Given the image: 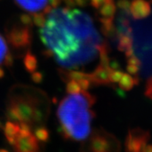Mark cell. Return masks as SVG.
I'll use <instances>...</instances> for the list:
<instances>
[{
  "instance_id": "cell-28",
  "label": "cell",
  "mask_w": 152,
  "mask_h": 152,
  "mask_svg": "<svg viewBox=\"0 0 152 152\" xmlns=\"http://www.w3.org/2000/svg\"><path fill=\"white\" fill-rule=\"evenodd\" d=\"M74 3V5L76 6H78L80 7H85L86 6H87L88 4L89 0H72Z\"/></svg>"
},
{
  "instance_id": "cell-11",
  "label": "cell",
  "mask_w": 152,
  "mask_h": 152,
  "mask_svg": "<svg viewBox=\"0 0 152 152\" xmlns=\"http://www.w3.org/2000/svg\"><path fill=\"white\" fill-rule=\"evenodd\" d=\"M17 6L31 13L43 10L49 5L50 0H15Z\"/></svg>"
},
{
  "instance_id": "cell-14",
  "label": "cell",
  "mask_w": 152,
  "mask_h": 152,
  "mask_svg": "<svg viewBox=\"0 0 152 152\" xmlns=\"http://www.w3.org/2000/svg\"><path fill=\"white\" fill-rule=\"evenodd\" d=\"M138 83V78L137 77H133L129 73H124L121 80L118 82L119 87L123 91H128L134 87L135 84Z\"/></svg>"
},
{
  "instance_id": "cell-7",
  "label": "cell",
  "mask_w": 152,
  "mask_h": 152,
  "mask_svg": "<svg viewBox=\"0 0 152 152\" xmlns=\"http://www.w3.org/2000/svg\"><path fill=\"white\" fill-rule=\"evenodd\" d=\"M7 37L9 42L14 48L18 50L29 48L33 40L31 27L23 24L21 26H14L10 32H8Z\"/></svg>"
},
{
  "instance_id": "cell-2",
  "label": "cell",
  "mask_w": 152,
  "mask_h": 152,
  "mask_svg": "<svg viewBox=\"0 0 152 152\" xmlns=\"http://www.w3.org/2000/svg\"><path fill=\"white\" fill-rule=\"evenodd\" d=\"M96 98L87 91L70 94L61 100L56 115L60 133L66 140L83 141L91 133V123L94 112L91 107Z\"/></svg>"
},
{
  "instance_id": "cell-25",
  "label": "cell",
  "mask_w": 152,
  "mask_h": 152,
  "mask_svg": "<svg viewBox=\"0 0 152 152\" xmlns=\"http://www.w3.org/2000/svg\"><path fill=\"white\" fill-rule=\"evenodd\" d=\"M31 79L36 83H39L42 81L43 75L40 72H33V73H32V75H31Z\"/></svg>"
},
{
  "instance_id": "cell-24",
  "label": "cell",
  "mask_w": 152,
  "mask_h": 152,
  "mask_svg": "<svg viewBox=\"0 0 152 152\" xmlns=\"http://www.w3.org/2000/svg\"><path fill=\"white\" fill-rule=\"evenodd\" d=\"M77 82L79 83L80 87L82 91H87L91 87V84H92L91 81L89 79L80 80H78Z\"/></svg>"
},
{
  "instance_id": "cell-12",
  "label": "cell",
  "mask_w": 152,
  "mask_h": 152,
  "mask_svg": "<svg viewBox=\"0 0 152 152\" xmlns=\"http://www.w3.org/2000/svg\"><path fill=\"white\" fill-rule=\"evenodd\" d=\"M5 136L10 145H13L15 138L20 131V124L18 122L8 121L5 125Z\"/></svg>"
},
{
  "instance_id": "cell-27",
  "label": "cell",
  "mask_w": 152,
  "mask_h": 152,
  "mask_svg": "<svg viewBox=\"0 0 152 152\" xmlns=\"http://www.w3.org/2000/svg\"><path fill=\"white\" fill-rule=\"evenodd\" d=\"M145 94L147 95V96H148L149 98L152 99V77L148 80L147 83Z\"/></svg>"
},
{
  "instance_id": "cell-22",
  "label": "cell",
  "mask_w": 152,
  "mask_h": 152,
  "mask_svg": "<svg viewBox=\"0 0 152 152\" xmlns=\"http://www.w3.org/2000/svg\"><path fill=\"white\" fill-rule=\"evenodd\" d=\"M19 21H20V23H21L22 24H23L24 26H26L32 27V26H33V24L32 16H31L29 14H22V15L19 16Z\"/></svg>"
},
{
  "instance_id": "cell-18",
  "label": "cell",
  "mask_w": 152,
  "mask_h": 152,
  "mask_svg": "<svg viewBox=\"0 0 152 152\" xmlns=\"http://www.w3.org/2000/svg\"><path fill=\"white\" fill-rule=\"evenodd\" d=\"M66 91L67 92V94H77V93H80L82 90H81L80 87L78 82L73 80H69L66 82Z\"/></svg>"
},
{
  "instance_id": "cell-15",
  "label": "cell",
  "mask_w": 152,
  "mask_h": 152,
  "mask_svg": "<svg viewBox=\"0 0 152 152\" xmlns=\"http://www.w3.org/2000/svg\"><path fill=\"white\" fill-rule=\"evenodd\" d=\"M23 64L27 72L32 73L37 70L38 66V61L37 56L31 53L30 50H28L23 59Z\"/></svg>"
},
{
  "instance_id": "cell-16",
  "label": "cell",
  "mask_w": 152,
  "mask_h": 152,
  "mask_svg": "<svg viewBox=\"0 0 152 152\" xmlns=\"http://www.w3.org/2000/svg\"><path fill=\"white\" fill-rule=\"evenodd\" d=\"M33 134L38 141L42 143H46L50 138L49 131L43 126H38L34 129Z\"/></svg>"
},
{
  "instance_id": "cell-21",
  "label": "cell",
  "mask_w": 152,
  "mask_h": 152,
  "mask_svg": "<svg viewBox=\"0 0 152 152\" xmlns=\"http://www.w3.org/2000/svg\"><path fill=\"white\" fill-rule=\"evenodd\" d=\"M116 6L125 13H129L130 12L131 2L128 0H118L116 2Z\"/></svg>"
},
{
  "instance_id": "cell-29",
  "label": "cell",
  "mask_w": 152,
  "mask_h": 152,
  "mask_svg": "<svg viewBox=\"0 0 152 152\" xmlns=\"http://www.w3.org/2000/svg\"><path fill=\"white\" fill-rule=\"evenodd\" d=\"M4 75H5V72H4V70L2 68L0 67V79H2V77H4Z\"/></svg>"
},
{
  "instance_id": "cell-26",
  "label": "cell",
  "mask_w": 152,
  "mask_h": 152,
  "mask_svg": "<svg viewBox=\"0 0 152 152\" xmlns=\"http://www.w3.org/2000/svg\"><path fill=\"white\" fill-rule=\"evenodd\" d=\"M105 2H106V0H90V2H91L92 7H94L96 10H99Z\"/></svg>"
},
{
  "instance_id": "cell-20",
  "label": "cell",
  "mask_w": 152,
  "mask_h": 152,
  "mask_svg": "<svg viewBox=\"0 0 152 152\" xmlns=\"http://www.w3.org/2000/svg\"><path fill=\"white\" fill-rule=\"evenodd\" d=\"M123 74L124 72L121 70V69H112L110 75V83H118L121 80V79Z\"/></svg>"
},
{
  "instance_id": "cell-5",
  "label": "cell",
  "mask_w": 152,
  "mask_h": 152,
  "mask_svg": "<svg viewBox=\"0 0 152 152\" xmlns=\"http://www.w3.org/2000/svg\"><path fill=\"white\" fill-rule=\"evenodd\" d=\"M20 131L13 145L14 152H42L39 141L31 131V127L25 123H19Z\"/></svg>"
},
{
  "instance_id": "cell-19",
  "label": "cell",
  "mask_w": 152,
  "mask_h": 152,
  "mask_svg": "<svg viewBox=\"0 0 152 152\" xmlns=\"http://www.w3.org/2000/svg\"><path fill=\"white\" fill-rule=\"evenodd\" d=\"M32 19H33V24L37 26L42 28L45 26L46 19L45 17V14L43 12H37V13H33L32 15Z\"/></svg>"
},
{
  "instance_id": "cell-1",
  "label": "cell",
  "mask_w": 152,
  "mask_h": 152,
  "mask_svg": "<svg viewBox=\"0 0 152 152\" xmlns=\"http://www.w3.org/2000/svg\"><path fill=\"white\" fill-rule=\"evenodd\" d=\"M39 36L46 55L64 68L88 64L98 54L102 39L87 14L71 8H56L49 13Z\"/></svg>"
},
{
  "instance_id": "cell-17",
  "label": "cell",
  "mask_w": 152,
  "mask_h": 152,
  "mask_svg": "<svg viewBox=\"0 0 152 152\" xmlns=\"http://www.w3.org/2000/svg\"><path fill=\"white\" fill-rule=\"evenodd\" d=\"M8 46L3 37L0 35V64H4L7 55L9 54Z\"/></svg>"
},
{
  "instance_id": "cell-4",
  "label": "cell",
  "mask_w": 152,
  "mask_h": 152,
  "mask_svg": "<svg viewBox=\"0 0 152 152\" xmlns=\"http://www.w3.org/2000/svg\"><path fill=\"white\" fill-rule=\"evenodd\" d=\"M121 145L118 138L104 129L91 131L80 147V152H121Z\"/></svg>"
},
{
  "instance_id": "cell-23",
  "label": "cell",
  "mask_w": 152,
  "mask_h": 152,
  "mask_svg": "<svg viewBox=\"0 0 152 152\" xmlns=\"http://www.w3.org/2000/svg\"><path fill=\"white\" fill-rule=\"evenodd\" d=\"M140 67L137 65H133V64H127V73L133 75L134 77H137V73H138L139 70H140Z\"/></svg>"
},
{
  "instance_id": "cell-8",
  "label": "cell",
  "mask_w": 152,
  "mask_h": 152,
  "mask_svg": "<svg viewBox=\"0 0 152 152\" xmlns=\"http://www.w3.org/2000/svg\"><path fill=\"white\" fill-rule=\"evenodd\" d=\"M123 30L118 32V49L121 52L125 53L126 57H129L134 54L133 38L131 36V28L125 25L123 26Z\"/></svg>"
},
{
  "instance_id": "cell-9",
  "label": "cell",
  "mask_w": 152,
  "mask_h": 152,
  "mask_svg": "<svg viewBox=\"0 0 152 152\" xmlns=\"http://www.w3.org/2000/svg\"><path fill=\"white\" fill-rule=\"evenodd\" d=\"M112 68L99 64L94 71L90 73V80L94 85H109L110 83V75Z\"/></svg>"
},
{
  "instance_id": "cell-3",
  "label": "cell",
  "mask_w": 152,
  "mask_h": 152,
  "mask_svg": "<svg viewBox=\"0 0 152 152\" xmlns=\"http://www.w3.org/2000/svg\"><path fill=\"white\" fill-rule=\"evenodd\" d=\"M8 118L12 121L25 123L31 127L43 121V113L33 100L26 98L12 99L7 109Z\"/></svg>"
},
{
  "instance_id": "cell-30",
  "label": "cell",
  "mask_w": 152,
  "mask_h": 152,
  "mask_svg": "<svg viewBox=\"0 0 152 152\" xmlns=\"http://www.w3.org/2000/svg\"><path fill=\"white\" fill-rule=\"evenodd\" d=\"M0 152H9V151L6 150H4V149H0Z\"/></svg>"
},
{
  "instance_id": "cell-13",
  "label": "cell",
  "mask_w": 152,
  "mask_h": 152,
  "mask_svg": "<svg viewBox=\"0 0 152 152\" xmlns=\"http://www.w3.org/2000/svg\"><path fill=\"white\" fill-rule=\"evenodd\" d=\"M117 10V6L114 0H106L101 7L99 9L100 16L105 18H114Z\"/></svg>"
},
{
  "instance_id": "cell-6",
  "label": "cell",
  "mask_w": 152,
  "mask_h": 152,
  "mask_svg": "<svg viewBox=\"0 0 152 152\" xmlns=\"http://www.w3.org/2000/svg\"><path fill=\"white\" fill-rule=\"evenodd\" d=\"M151 135L148 131L134 128L128 131L124 148L126 152H147Z\"/></svg>"
},
{
  "instance_id": "cell-10",
  "label": "cell",
  "mask_w": 152,
  "mask_h": 152,
  "mask_svg": "<svg viewBox=\"0 0 152 152\" xmlns=\"http://www.w3.org/2000/svg\"><path fill=\"white\" fill-rule=\"evenodd\" d=\"M130 12L134 19H143L150 15L151 7L146 0H133L130 6Z\"/></svg>"
},
{
  "instance_id": "cell-31",
  "label": "cell",
  "mask_w": 152,
  "mask_h": 152,
  "mask_svg": "<svg viewBox=\"0 0 152 152\" xmlns=\"http://www.w3.org/2000/svg\"><path fill=\"white\" fill-rule=\"evenodd\" d=\"M151 3H152V0H151Z\"/></svg>"
}]
</instances>
